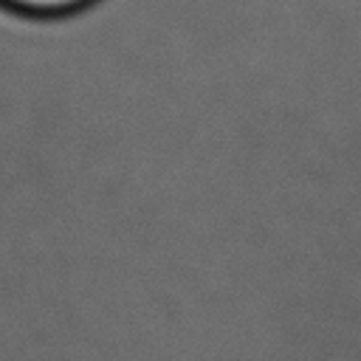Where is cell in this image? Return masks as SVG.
Here are the masks:
<instances>
[{
  "instance_id": "cell-1",
  "label": "cell",
  "mask_w": 361,
  "mask_h": 361,
  "mask_svg": "<svg viewBox=\"0 0 361 361\" xmlns=\"http://www.w3.org/2000/svg\"><path fill=\"white\" fill-rule=\"evenodd\" d=\"M102 0H0V14L28 23H59L90 11Z\"/></svg>"
}]
</instances>
